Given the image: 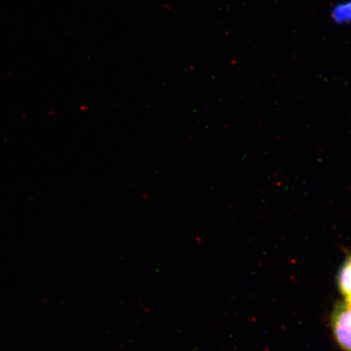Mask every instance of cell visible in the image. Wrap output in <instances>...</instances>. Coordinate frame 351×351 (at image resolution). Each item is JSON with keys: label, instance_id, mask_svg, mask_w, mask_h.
<instances>
[{"label": "cell", "instance_id": "6da1fadb", "mask_svg": "<svg viewBox=\"0 0 351 351\" xmlns=\"http://www.w3.org/2000/svg\"><path fill=\"white\" fill-rule=\"evenodd\" d=\"M333 337L344 351H351V309L345 302H339L331 317Z\"/></svg>", "mask_w": 351, "mask_h": 351}, {"label": "cell", "instance_id": "3957f363", "mask_svg": "<svg viewBox=\"0 0 351 351\" xmlns=\"http://www.w3.org/2000/svg\"><path fill=\"white\" fill-rule=\"evenodd\" d=\"M332 19L337 24H348L351 22V0L350 1L337 4L331 12Z\"/></svg>", "mask_w": 351, "mask_h": 351}, {"label": "cell", "instance_id": "7a4b0ae2", "mask_svg": "<svg viewBox=\"0 0 351 351\" xmlns=\"http://www.w3.org/2000/svg\"><path fill=\"white\" fill-rule=\"evenodd\" d=\"M337 283L339 291L345 298V304L351 309V254L341 267Z\"/></svg>", "mask_w": 351, "mask_h": 351}]
</instances>
